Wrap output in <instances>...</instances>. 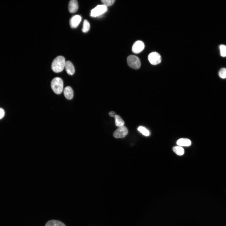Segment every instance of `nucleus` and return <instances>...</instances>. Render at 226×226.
I'll use <instances>...</instances> for the list:
<instances>
[{
    "label": "nucleus",
    "instance_id": "nucleus-19",
    "mask_svg": "<svg viewBox=\"0 0 226 226\" xmlns=\"http://www.w3.org/2000/svg\"><path fill=\"white\" fill-rule=\"evenodd\" d=\"M218 75L219 77L223 79L226 78V68H223L219 72Z\"/></svg>",
    "mask_w": 226,
    "mask_h": 226
},
{
    "label": "nucleus",
    "instance_id": "nucleus-11",
    "mask_svg": "<svg viewBox=\"0 0 226 226\" xmlns=\"http://www.w3.org/2000/svg\"><path fill=\"white\" fill-rule=\"evenodd\" d=\"M64 94L65 98L68 100H70L73 98V92L70 86H67L64 88Z\"/></svg>",
    "mask_w": 226,
    "mask_h": 226
},
{
    "label": "nucleus",
    "instance_id": "nucleus-17",
    "mask_svg": "<svg viewBox=\"0 0 226 226\" xmlns=\"http://www.w3.org/2000/svg\"><path fill=\"white\" fill-rule=\"evenodd\" d=\"M138 130L144 136H148L149 135L150 132L149 131L144 127L139 126L138 128Z\"/></svg>",
    "mask_w": 226,
    "mask_h": 226
},
{
    "label": "nucleus",
    "instance_id": "nucleus-10",
    "mask_svg": "<svg viewBox=\"0 0 226 226\" xmlns=\"http://www.w3.org/2000/svg\"><path fill=\"white\" fill-rule=\"evenodd\" d=\"M65 68L68 74L73 75L75 73L74 67L72 63L70 61L66 62Z\"/></svg>",
    "mask_w": 226,
    "mask_h": 226
},
{
    "label": "nucleus",
    "instance_id": "nucleus-5",
    "mask_svg": "<svg viewBox=\"0 0 226 226\" xmlns=\"http://www.w3.org/2000/svg\"><path fill=\"white\" fill-rule=\"evenodd\" d=\"M148 60L151 64L156 65L161 62V58L159 53L156 52H153L148 55Z\"/></svg>",
    "mask_w": 226,
    "mask_h": 226
},
{
    "label": "nucleus",
    "instance_id": "nucleus-14",
    "mask_svg": "<svg viewBox=\"0 0 226 226\" xmlns=\"http://www.w3.org/2000/svg\"><path fill=\"white\" fill-rule=\"evenodd\" d=\"M116 125L118 127L123 126L124 122L119 115H116L115 117Z\"/></svg>",
    "mask_w": 226,
    "mask_h": 226
},
{
    "label": "nucleus",
    "instance_id": "nucleus-1",
    "mask_svg": "<svg viewBox=\"0 0 226 226\" xmlns=\"http://www.w3.org/2000/svg\"><path fill=\"white\" fill-rule=\"evenodd\" d=\"M65 58L62 56H59L53 61L51 67L55 73H58L62 72L65 68Z\"/></svg>",
    "mask_w": 226,
    "mask_h": 226
},
{
    "label": "nucleus",
    "instance_id": "nucleus-8",
    "mask_svg": "<svg viewBox=\"0 0 226 226\" xmlns=\"http://www.w3.org/2000/svg\"><path fill=\"white\" fill-rule=\"evenodd\" d=\"M81 20V17L80 16L76 15L72 17L70 20L69 23L70 26L72 28H77Z\"/></svg>",
    "mask_w": 226,
    "mask_h": 226
},
{
    "label": "nucleus",
    "instance_id": "nucleus-21",
    "mask_svg": "<svg viewBox=\"0 0 226 226\" xmlns=\"http://www.w3.org/2000/svg\"><path fill=\"white\" fill-rule=\"evenodd\" d=\"M5 115V112L4 110L0 108V119L2 118Z\"/></svg>",
    "mask_w": 226,
    "mask_h": 226
},
{
    "label": "nucleus",
    "instance_id": "nucleus-12",
    "mask_svg": "<svg viewBox=\"0 0 226 226\" xmlns=\"http://www.w3.org/2000/svg\"><path fill=\"white\" fill-rule=\"evenodd\" d=\"M177 144L180 146H188L191 144L190 140L186 138H181L178 140L177 142Z\"/></svg>",
    "mask_w": 226,
    "mask_h": 226
},
{
    "label": "nucleus",
    "instance_id": "nucleus-2",
    "mask_svg": "<svg viewBox=\"0 0 226 226\" xmlns=\"http://www.w3.org/2000/svg\"><path fill=\"white\" fill-rule=\"evenodd\" d=\"M63 85L62 79L59 77L54 78L51 83V86L53 91L57 94H60L62 92Z\"/></svg>",
    "mask_w": 226,
    "mask_h": 226
},
{
    "label": "nucleus",
    "instance_id": "nucleus-22",
    "mask_svg": "<svg viewBox=\"0 0 226 226\" xmlns=\"http://www.w3.org/2000/svg\"><path fill=\"white\" fill-rule=\"evenodd\" d=\"M109 114L111 117H115L116 114V113L113 111H110L109 112Z\"/></svg>",
    "mask_w": 226,
    "mask_h": 226
},
{
    "label": "nucleus",
    "instance_id": "nucleus-9",
    "mask_svg": "<svg viewBox=\"0 0 226 226\" xmlns=\"http://www.w3.org/2000/svg\"><path fill=\"white\" fill-rule=\"evenodd\" d=\"M78 3L77 0H71L69 3L68 10L71 13H74L77 11L78 9Z\"/></svg>",
    "mask_w": 226,
    "mask_h": 226
},
{
    "label": "nucleus",
    "instance_id": "nucleus-18",
    "mask_svg": "<svg viewBox=\"0 0 226 226\" xmlns=\"http://www.w3.org/2000/svg\"><path fill=\"white\" fill-rule=\"evenodd\" d=\"M221 56L223 57L226 56V46L221 45L219 46Z\"/></svg>",
    "mask_w": 226,
    "mask_h": 226
},
{
    "label": "nucleus",
    "instance_id": "nucleus-16",
    "mask_svg": "<svg viewBox=\"0 0 226 226\" xmlns=\"http://www.w3.org/2000/svg\"><path fill=\"white\" fill-rule=\"evenodd\" d=\"M90 28V24L88 21L87 20H84L82 29V31L84 33H86L89 31Z\"/></svg>",
    "mask_w": 226,
    "mask_h": 226
},
{
    "label": "nucleus",
    "instance_id": "nucleus-6",
    "mask_svg": "<svg viewBox=\"0 0 226 226\" xmlns=\"http://www.w3.org/2000/svg\"><path fill=\"white\" fill-rule=\"evenodd\" d=\"M128 130L125 126L119 127L114 132L113 135L116 138H121L125 137L128 134Z\"/></svg>",
    "mask_w": 226,
    "mask_h": 226
},
{
    "label": "nucleus",
    "instance_id": "nucleus-13",
    "mask_svg": "<svg viewBox=\"0 0 226 226\" xmlns=\"http://www.w3.org/2000/svg\"><path fill=\"white\" fill-rule=\"evenodd\" d=\"M45 226H66L62 222L56 220H51L48 221Z\"/></svg>",
    "mask_w": 226,
    "mask_h": 226
},
{
    "label": "nucleus",
    "instance_id": "nucleus-20",
    "mask_svg": "<svg viewBox=\"0 0 226 226\" xmlns=\"http://www.w3.org/2000/svg\"><path fill=\"white\" fill-rule=\"evenodd\" d=\"M115 1V0H102L101 1L103 4V5L107 7V6H110L113 5Z\"/></svg>",
    "mask_w": 226,
    "mask_h": 226
},
{
    "label": "nucleus",
    "instance_id": "nucleus-7",
    "mask_svg": "<svg viewBox=\"0 0 226 226\" xmlns=\"http://www.w3.org/2000/svg\"><path fill=\"white\" fill-rule=\"evenodd\" d=\"M144 48V43L142 41L137 40L136 41L132 46V50L135 53H138L142 51Z\"/></svg>",
    "mask_w": 226,
    "mask_h": 226
},
{
    "label": "nucleus",
    "instance_id": "nucleus-3",
    "mask_svg": "<svg viewBox=\"0 0 226 226\" xmlns=\"http://www.w3.org/2000/svg\"><path fill=\"white\" fill-rule=\"evenodd\" d=\"M127 62L128 65L133 69H137L140 67L141 64L140 60L136 56H129L127 58Z\"/></svg>",
    "mask_w": 226,
    "mask_h": 226
},
{
    "label": "nucleus",
    "instance_id": "nucleus-15",
    "mask_svg": "<svg viewBox=\"0 0 226 226\" xmlns=\"http://www.w3.org/2000/svg\"><path fill=\"white\" fill-rule=\"evenodd\" d=\"M173 151L177 155H182L184 153V150L183 148L180 146H175L173 147Z\"/></svg>",
    "mask_w": 226,
    "mask_h": 226
},
{
    "label": "nucleus",
    "instance_id": "nucleus-4",
    "mask_svg": "<svg viewBox=\"0 0 226 226\" xmlns=\"http://www.w3.org/2000/svg\"><path fill=\"white\" fill-rule=\"evenodd\" d=\"M107 9V7L103 4L98 5L91 10L90 16L93 17L99 16L106 12Z\"/></svg>",
    "mask_w": 226,
    "mask_h": 226
}]
</instances>
